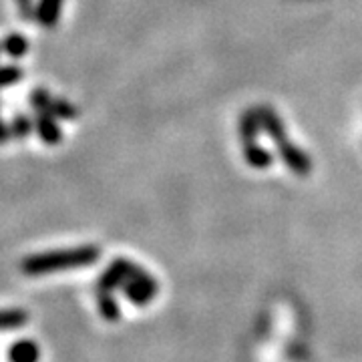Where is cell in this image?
<instances>
[{"mask_svg": "<svg viewBox=\"0 0 362 362\" xmlns=\"http://www.w3.org/2000/svg\"><path fill=\"white\" fill-rule=\"evenodd\" d=\"M6 139H8V129L0 123V143H4Z\"/></svg>", "mask_w": 362, "mask_h": 362, "instance_id": "12", "label": "cell"}, {"mask_svg": "<svg viewBox=\"0 0 362 362\" xmlns=\"http://www.w3.org/2000/svg\"><path fill=\"white\" fill-rule=\"evenodd\" d=\"M244 159L247 165L256 169H266L274 163V156L266 147H262L258 143H247L244 145Z\"/></svg>", "mask_w": 362, "mask_h": 362, "instance_id": "5", "label": "cell"}, {"mask_svg": "<svg viewBox=\"0 0 362 362\" xmlns=\"http://www.w3.org/2000/svg\"><path fill=\"white\" fill-rule=\"evenodd\" d=\"M262 123H259L258 111L256 109H246L242 117H240V123H238V131H240V137H242V143L247 145V143H256L258 139V133Z\"/></svg>", "mask_w": 362, "mask_h": 362, "instance_id": "3", "label": "cell"}, {"mask_svg": "<svg viewBox=\"0 0 362 362\" xmlns=\"http://www.w3.org/2000/svg\"><path fill=\"white\" fill-rule=\"evenodd\" d=\"M37 129H39L40 139L49 145H54V143L61 141V129L57 125V121L52 119L49 111H42L39 115V121H37Z\"/></svg>", "mask_w": 362, "mask_h": 362, "instance_id": "6", "label": "cell"}, {"mask_svg": "<svg viewBox=\"0 0 362 362\" xmlns=\"http://www.w3.org/2000/svg\"><path fill=\"white\" fill-rule=\"evenodd\" d=\"M18 6H21L23 14L26 13V16H30V13H33V4H30V0H18Z\"/></svg>", "mask_w": 362, "mask_h": 362, "instance_id": "11", "label": "cell"}, {"mask_svg": "<svg viewBox=\"0 0 362 362\" xmlns=\"http://www.w3.org/2000/svg\"><path fill=\"white\" fill-rule=\"evenodd\" d=\"M21 77H23V71L18 66H0V87L14 85Z\"/></svg>", "mask_w": 362, "mask_h": 362, "instance_id": "8", "label": "cell"}, {"mask_svg": "<svg viewBox=\"0 0 362 362\" xmlns=\"http://www.w3.org/2000/svg\"><path fill=\"white\" fill-rule=\"evenodd\" d=\"M4 51L8 52L11 57H14V59H18V57H23L28 51V42L21 35H11L8 39L4 40Z\"/></svg>", "mask_w": 362, "mask_h": 362, "instance_id": "7", "label": "cell"}, {"mask_svg": "<svg viewBox=\"0 0 362 362\" xmlns=\"http://www.w3.org/2000/svg\"><path fill=\"white\" fill-rule=\"evenodd\" d=\"M63 2L65 0H40L39 6L35 8L37 21H39L40 25L47 26V28L54 26V23L61 16V11H63Z\"/></svg>", "mask_w": 362, "mask_h": 362, "instance_id": "4", "label": "cell"}, {"mask_svg": "<svg viewBox=\"0 0 362 362\" xmlns=\"http://www.w3.org/2000/svg\"><path fill=\"white\" fill-rule=\"evenodd\" d=\"M13 131L18 135V137H25L26 133L30 131V123H28V119L16 117V121L13 123Z\"/></svg>", "mask_w": 362, "mask_h": 362, "instance_id": "10", "label": "cell"}, {"mask_svg": "<svg viewBox=\"0 0 362 362\" xmlns=\"http://www.w3.org/2000/svg\"><path fill=\"white\" fill-rule=\"evenodd\" d=\"M276 151H278V156L282 157V161L288 165V169H290L292 173L304 177V175H308L312 171L310 157L306 156L304 149H300V147L294 145L290 139H284L282 143H278V145H276Z\"/></svg>", "mask_w": 362, "mask_h": 362, "instance_id": "1", "label": "cell"}, {"mask_svg": "<svg viewBox=\"0 0 362 362\" xmlns=\"http://www.w3.org/2000/svg\"><path fill=\"white\" fill-rule=\"evenodd\" d=\"M51 111L59 119H73V117H77V109L73 105L65 103V101H57L54 105H51Z\"/></svg>", "mask_w": 362, "mask_h": 362, "instance_id": "9", "label": "cell"}, {"mask_svg": "<svg viewBox=\"0 0 362 362\" xmlns=\"http://www.w3.org/2000/svg\"><path fill=\"white\" fill-rule=\"evenodd\" d=\"M256 111H258L262 127L266 129V133H268V137L274 141V145H278V143H282L284 139H288L284 121L278 117V113L272 109L270 105H259V107H256Z\"/></svg>", "mask_w": 362, "mask_h": 362, "instance_id": "2", "label": "cell"}]
</instances>
